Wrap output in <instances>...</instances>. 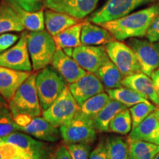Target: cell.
Listing matches in <instances>:
<instances>
[{"label": "cell", "mask_w": 159, "mask_h": 159, "mask_svg": "<svg viewBox=\"0 0 159 159\" xmlns=\"http://www.w3.org/2000/svg\"><path fill=\"white\" fill-rule=\"evenodd\" d=\"M109 58L124 77L142 72L134 51L127 43L120 41H111L105 45Z\"/></svg>", "instance_id": "ba28073f"}, {"label": "cell", "mask_w": 159, "mask_h": 159, "mask_svg": "<svg viewBox=\"0 0 159 159\" xmlns=\"http://www.w3.org/2000/svg\"><path fill=\"white\" fill-rule=\"evenodd\" d=\"M158 97H159V93H158Z\"/></svg>", "instance_id": "7dc6e473"}, {"label": "cell", "mask_w": 159, "mask_h": 159, "mask_svg": "<svg viewBox=\"0 0 159 159\" xmlns=\"http://www.w3.org/2000/svg\"><path fill=\"white\" fill-rule=\"evenodd\" d=\"M71 57L88 72L96 73L109 61L105 46L80 45L73 48Z\"/></svg>", "instance_id": "8fae6325"}, {"label": "cell", "mask_w": 159, "mask_h": 159, "mask_svg": "<svg viewBox=\"0 0 159 159\" xmlns=\"http://www.w3.org/2000/svg\"><path fill=\"white\" fill-rule=\"evenodd\" d=\"M10 108L9 102L0 94V111Z\"/></svg>", "instance_id": "60d3db41"}, {"label": "cell", "mask_w": 159, "mask_h": 159, "mask_svg": "<svg viewBox=\"0 0 159 159\" xmlns=\"http://www.w3.org/2000/svg\"><path fill=\"white\" fill-rule=\"evenodd\" d=\"M62 139L66 144L76 143L91 144L97 139L94 119L79 112L70 122L59 128Z\"/></svg>", "instance_id": "5b68a950"}, {"label": "cell", "mask_w": 159, "mask_h": 159, "mask_svg": "<svg viewBox=\"0 0 159 159\" xmlns=\"http://www.w3.org/2000/svg\"><path fill=\"white\" fill-rule=\"evenodd\" d=\"M80 20L75 19L66 13L47 9L44 11V24L47 30L53 37L71 26L80 22Z\"/></svg>", "instance_id": "44dd1931"}, {"label": "cell", "mask_w": 159, "mask_h": 159, "mask_svg": "<svg viewBox=\"0 0 159 159\" xmlns=\"http://www.w3.org/2000/svg\"><path fill=\"white\" fill-rule=\"evenodd\" d=\"M19 36L13 33H6L0 35V53L11 48L19 41Z\"/></svg>", "instance_id": "e575fe53"}, {"label": "cell", "mask_w": 159, "mask_h": 159, "mask_svg": "<svg viewBox=\"0 0 159 159\" xmlns=\"http://www.w3.org/2000/svg\"><path fill=\"white\" fill-rule=\"evenodd\" d=\"M69 88L80 106L91 97L104 91V85L99 77L88 71L78 80L69 84Z\"/></svg>", "instance_id": "4fadbf2b"}, {"label": "cell", "mask_w": 159, "mask_h": 159, "mask_svg": "<svg viewBox=\"0 0 159 159\" xmlns=\"http://www.w3.org/2000/svg\"><path fill=\"white\" fill-rule=\"evenodd\" d=\"M35 77L36 73H32L18 89L14 96L9 102L13 119L19 116L31 117L41 116L43 111L35 86Z\"/></svg>", "instance_id": "7a4b0ae2"}, {"label": "cell", "mask_w": 159, "mask_h": 159, "mask_svg": "<svg viewBox=\"0 0 159 159\" xmlns=\"http://www.w3.org/2000/svg\"><path fill=\"white\" fill-rule=\"evenodd\" d=\"M53 159H72L69 153L67 147L65 145H61L57 148Z\"/></svg>", "instance_id": "f35d334b"}, {"label": "cell", "mask_w": 159, "mask_h": 159, "mask_svg": "<svg viewBox=\"0 0 159 159\" xmlns=\"http://www.w3.org/2000/svg\"><path fill=\"white\" fill-rule=\"evenodd\" d=\"M22 8L28 11H38L41 9L34 0H14Z\"/></svg>", "instance_id": "74e56055"}, {"label": "cell", "mask_w": 159, "mask_h": 159, "mask_svg": "<svg viewBox=\"0 0 159 159\" xmlns=\"http://www.w3.org/2000/svg\"><path fill=\"white\" fill-rule=\"evenodd\" d=\"M128 108L122 103L111 99L94 119V126L97 131L100 133L109 132V124L114 116L120 111Z\"/></svg>", "instance_id": "cb8c5ba5"}, {"label": "cell", "mask_w": 159, "mask_h": 159, "mask_svg": "<svg viewBox=\"0 0 159 159\" xmlns=\"http://www.w3.org/2000/svg\"><path fill=\"white\" fill-rule=\"evenodd\" d=\"M107 93L111 99L122 103L127 108H130L137 103L148 100L136 91L125 86L114 89H107Z\"/></svg>", "instance_id": "83f0119b"}, {"label": "cell", "mask_w": 159, "mask_h": 159, "mask_svg": "<svg viewBox=\"0 0 159 159\" xmlns=\"http://www.w3.org/2000/svg\"><path fill=\"white\" fill-rule=\"evenodd\" d=\"M156 107V105L148 100L139 102L130 107L129 111L132 118V129L136 128L149 115L154 112Z\"/></svg>", "instance_id": "1f68e13d"}, {"label": "cell", "mask_w": 159, "mask_h": 159, "mask_svg": "<svg viewBox=\"0 0 159 159\" xmlns=\"http://www.w3.org/2000/svg\"><path fill=\"white\" fill-rule=\"evenodd\" d=\"M99 0H43L47 9L66 13L81 20L94 11Z\"/></svg>", "instance_id": "7c38bea8"}, {"label": "cell", "mask_w": 159, "mask_h": 159, "mask_svg": "<svg viewBox=\"0 0 159 159\" xmlns=\"http://www.w3.org/2000/svg\"><path fill=\"white\" fill-rule=\"evenodd\" d=\"M108 159H129L128 139L118 136H110L105 139Z\"/></svg>", "instance_id": "f546056e"}, {"label": "cell", "mask_w": 159, "mask_h": 159, "mask_svg": "<svg viewBox=\"0 0 159 159\" xmlns=\"http://www.w3.org/2000/svg\"><path fill=\"white\" fill-rule=\"evenodd\" d=\"M83 23V21H80L53 37L57 47L63 49L65 48H75L82 45L80 35Z\"/></svg>", "instance_id": "4316f807"}, {"label": "cell", "mask_w": 159, "mask_h": 159, "mask_svg": "<svg viewBox=\"0 0 159 159\" xmlns=\"http://www.w3.org/2000/svg\"><path fill=\"white\" fill-rule=\"evenodd\" d=\"M25 30L19 14L6 0L0 2V35Z\"/></svg>", "instance_id": "7402d4cb"}, {"label": "cell", "mask_w": 159, "mask_h": 159, "mask_svg": "<svg viewBox=\"0 0 159 159\" xmlns=\"http://www.w3.org/2000/svg\"><path fill=\"white\" fill-rule=\"evenodd\" d=\"M0 159H2V157H1V153H0Z\"/></svg>", "instance_id": "bcb514c9"}, {"label": "cell", "mask_w": 159, "mask_h": 159, "mask_svg": "<svg viewBox=\"0 0 159 159\" xmlns=\"http://www.w3.org/2000/svg\"><path fill=\"white\" fill-rule=\"evenodd\" d=\"M27 32L24 31L14 45L0 53V66L31 72L33 66L27 49Z\"/></svg>", "instance_id": "30bf717a"}, {"label": "cell", "mask_w": 159, "mask_h": 159, "mask_svg": "<svg viewBox=\"0 0 159 159\" xmlns=\"http://www.w3.org/2000/svg\"><path fill=\"white\" fill-rule=\"evenodd\" d=\"M83 45L103 46L116 40L104 27L89 21H83L80 35Z\"/></svg>", "instance_id": "ffe728a7"}, {"label": "cell", "mask_w": 159, "mask_h": 159, "mask_svg": "<svg viewBox=\"0 0 159 159\" xmlns=\"http://www.w3.org/2000/svg\"><path fill=\"white\" fill-rule=\"evenodd\" d=\"M66 147L72 159H89L91 149V144L76 143L67 144Z\"/></svg>", "instance_id": "836d02e7"}, {"label": "cell", "mask_w": 159, "mask_h": 159, "mask_svg": "<svg viewBox=\"0 0 159 159\" xmlns=\"http://www.w3.org/2000/svg\"><path fill=\"white\" fill-rule=\"evenodd\" d=\"M129 159H153L159 152V145L140 140L128 139Z\"/></svg>", "instance_id": "484cf974"}, {"label": "cell", "mask_w": 159, "mask_h": 159, "mask_svg": "<svg viewBox=\"0 0 159 159\" xmlns=\"http://www.w3.org/2000/svg\"><path fill=\"white\" fill-rule=\"evenodd\" d=\"M27 40L33 69L39 71L50 64L57 49L52 35L44 30L29 32Z\"/></svg>", "instance_id": "277c9868"}, {"label": "cell", "mask_w": 159, "mask_h": 159, "mask_svg": "<svg viewBox=\"0 0 159 159\" xmlns=\"http://www.w3.org/2000/svg\"><path fill=\"white\" fill-rule=\"evenodd\" d=\"M128 138L159 145V119L155 111L132 129Z\"/></svg>", "instance_id": "d6986e66"}, {"label": "cell", "mask_w": 159, "mask_h": 159, "mask_svg": "<svg viewBox=\"0 0 159 159\" xmlns=\"http://www.w3.org/2000/svg\"><path fill=\"white\" fill-rule=\"evenodd\" d=\"M153 159H159V152L156 155V156H155Z\"/></svg>", "instance_id": "f6af8a7d"}, {"label": "cell", "mask_w": 159, "mask_h": 159, "mask_svg": "<svg viewBox=\"0 0 159 159\" xmlns=\"http://www.w3.org/2000/svg\"><path fill=\"white\" fill-rule=\"evenodd\" d=\"M34 2L35 3L37 4L40 7H42L43 6V0H34Z\"/></svg>", "instance_id": "7bdbcfd3"}, {"label": "cell", "mask_w": 159, "mask_h": 159, "mask_svg": "<svg viewBox=\"0 0 159 159\" xmlns=\"http://www.w3.org/2000/svg\"><path fill=\"white\" fill-rule=\"evenodd\" d=\"M155 113H156V116H158V119H159V108H156V110L155 111Z\"/></svg>", "instance_id": "ee69618b"}, {"label": "cell", "mask_w": 159, "mask_h": 159, "mask_svg": "<svg viewBox=\"0 0 159 159\" xmlns=\"http://www.w3.org/2000/svg\"><path fill=\"white\" fill-rule=\"evenodd\" d=\"M126 43L134 51L143 73L150 76L159 68V41L132 38L128 39Z\"/></svg>", "instance_id": "9c48e42d"}, {"label": "cell", "mask_w": 159, "mask_h": 159, "mask_svg": "<svg viewBox=\"0 0 159 159\" xmlns=\"http://www.w3.org/2000/svg\"><path fill=\"white\" fill-rule=\"evenodd\" d=\"M151 80H152V83H153L155 89L157 91V93H159V68L156 69L152 71L150 75Z\"/></svg>", "instance_id": "ab89813d"}, {"label": "cell", "mask_w": 159, "mask_h": 159, "mask_svg": "<svg viewBox=\"0 0 159 159\" xmlns=\"http://www.w3.org/2000/svg\"><path fill=\"white\" fill-rule=\"evenodd\" d=\"M9 159H35L33 156L27 153H23V154H19L16 155V156L11 157Z\"/></svg>", "instance_id": "b9f144b4"}, {"label": "cell", "mask_w": 159, "mask_h": 159, "mask_svg": "<svg viewBox=\"0 0 159 159\" xmlns=\"http://www.w3.org/2000/svg\"><path fill=\"white\" fill-rule=\"evenodd\" d=\"M62 75L53 66H47L36 73L35 86L42 111H45L56 100L68 86Z\"/></svg>", "instance_id": "3957f363"}, {"label": "cell", "mask_w": 159, "mask_h": 159, "mask_svg": "<svg viewBox=\"0 0 159 159\" xmlns=\"http://www.w3.org/2000/svg\"><path fill=\"white\" fill-rule=\"evenodd\" d=\"M110 97L108 93L103 92L95 95L91 97L88 100H86L84 103L80 106V111L81 114L89 118L94 119L95 117L99 112L104 107L108 104V102L111 100Z\"/></svg>", "instance_id": "f1b7e54d"}, {"label": "cell", "mask_w": 159, "mask_h": 159, "mask_svg": "<svg viewBox=\"0 0 159 159\" xmlns=\"http://www.w3.org/2000/svg\"><path fill=\"white\" fill-rule=\"evenodd\" d=\"M18 131V125L15 122L11 109L0 111V138H3Z\"/></svg>", "instance_id": "d6a6232c"}, {"label": "cell", "mask_w": 159, "mask_h": 159, "mask_svg": "<svg viewBox=\"0 0 159 159\" xmlns=\"http://www.w3.org/2000/svg\"><path fill=\"white\" fill-rule=\"evenodd\" d=\"M145 37L150 41H159V13L150 24Z\"/></svg>", "instance_id": "8d00e7d4"}, {"label": "cell", "mask_w": 159, "mask_h": 159, "mask_svg": "<svg viewBox=\"0 0 159 159\" xmlns=\"http://www.w3.org/2000/svg\"><path fill=\"white\" fill-rule=\"evenodd\" d=\"M51 64L69 84L78 80L87 73L72 57L66 54L59 47H57Z\"/></svg>", "instance_id": "9a60e30c"}, {"label": "cell", "mask_w": 159, "mask_h": 159, "mask_svg": "<svg viewBox=\"0 0 159 159\" xmlns=\"http://www.w3.org/2000/svg\"><path fill=\"white\" fill-rule=\"evenodd\" d=\"M5 143L16 145L25 150L35 159H45L47 154V145L42 141L21 131H16L8 136L0 138Z\"/></svg>", "instance_id": "2e32d148"}, {"label": "cell", "mask_w": 159, "mask_h": 159, "mask_svg": "<svg viewBox=\"0 0 159 159\" xmlns=\"http://www.w3.org/2000/svg\"><path fill=\"white\" fill-rule=\"evenodd\" d=\"M132 130V118L129 109L117 114L109 124V132L119 135H127Z\"/></svg>", "instance_id": "4dcf8cb0"}, {"label": "cell", "mask_w": 159, "mask_h": 159, "mask_svg": "<svg viewBox=\"0 0 159 159\" xmlns=\"http://www.w3.org/2000/svg\"><path fill=\"white\" fill-rule=\"evenodd\" d=\"M159 13V5H152L119 19L99 25L110 32L117 41L146 35L150 24Z\"/></svg>", "instance_id": "6da1fadb"}, {"label": "cell", "mask_w": 159, "mask_h": 159, "mask_svg": "<svg viewBox=\"0 0 159 159\" xmlns=\"http://www.w3.org/2000/svg\"><path fill=\"white\" fill-rule=\"evenodd\" d=\"M89 159H108L105 139H102L90 153Z\"/></svg>", "instance_id": "d590c367"}, {"label": "cell", "mask_w": 159, "mask_h": 159, "mask_svg": "<svg viewBox=\"0 0 159 159\" xmlns=\"http://www.w3.org/2000/svg\"><path fill=\"white\" fill-rule=\"evenodd\" d=\"M95 74L107 89H114L123 86L122 81L125 77L111 60L105 63Z\"/></svg>", "instance_id": "d4e9b609"}, {"label": "cell", "mask_w": 159, "mask_h": 159, "mask_svg": "<svg viewBox=\"0 0 159 159\" xmlns=\"http://www.w3.org/2000/svg\"><path fill=\"white\" fill-rule=\"evenodd\" d=\"M123 86L133 89L157 107H159V97L150 77L143 72L124 77Z\"/></svg>", "instance_id": "ac0fdd59"}, {"label": "cell", "mask_w": 159, "mask_h": 159, "mask_svg": "<svg viewBox=\"0 0 159 159\" xmlns=\"http://www.w3.org/2000/svg\"><path fill=\"white\" fill-rule=\"evenodd\" d=\"M12 5L19 14L22 21L25 30L30 32L43 30L44 24V11L42 9L38 11H26L20 6L14 0H6Z\"/></svg>", "instance_id": "603a6c76"}, {"label": "cell", "mask_w": 159, "mask_h": 159, "mask_svg": "<svg viewBox=\"0 0 159 159\" xmlns=\"http://www.w3.org/2000/svg\"><path fill=\"white\" fill-rule=\"evenodd\" d=\"M31 74L29 71H18L0 66V94L9 102L18 89Z\"/></svg>", "instance_id": "e0dca14e"}, {"label": "cell", "mask_w": 159, "mask_h": 159, "mask_svg": "<svg viewBox=\"0 0 159 159\" xmlns=\"http://www.w3.org/2000/svg\"><path fill=\"white\" fill-rule=\"evenodd\" d=\"M18 131L30 135L38 140L47 142H57L61 136L58 128L40 116L32 117L24 126L18 125Z\"/></svg>", "instance_id": "5bb4252c"}, {"label": "cell", "mask_w": 159, "mask_h": 159, "mask_svg": "<svg viewBox=\"0 0 159 159\" xmlns=\"http://www.w3.org/2000/svg\"><path fill=\"white\" fill-rule=\"evenodd\" d=\"M80 105L67 86L56 100L43 111V117L57 128L66 124L76 116Z\"/></svg>", "instance_id": "8992f818"}, {"label": "cell", "mask_w": 159, "mask_h": 159, "mask_svg": "<svg viewBox=\"0 0 159 159\" xmlns=\"http://www.w3.org/2000/svg\"><path fill=\"white\" fill-rule=\"evenodd\" d=\"M158 1L159 0H108L100 9L93 13L87 21L101 25L130 14L140 6Z\"/></svg>", "instance_id": "52a82bcc"}]
</instances>
